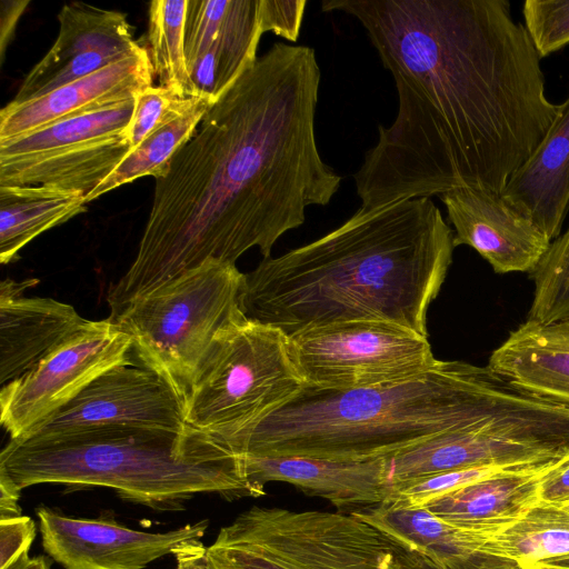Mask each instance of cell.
I'll return each mask as SVG.
<instances>
[{
    "label": "cell",
    "mask_w": 569,
    "mask_h": 569,
    "mask_svg": "<svg viewBox=\"0 0 569 569\" xmlns=\"http://www.w3.org/2000/svg\"><path fill=\"white\" fill-rule=\"evenodd\" d=\"M355 17L392 74L398 112L353 174L361 209L470 187L502 193L558 104L507 0H323Z\"/></svg>",
    "instance_id": "6da1fadb"
},
{
    "label": "cell",
    "mask_w": 569,
    "mask_h": 569,
    "mask_svg": "<svg viewBox=\"0 0 569 569\" xmlns=\"http://www.w3.org/2000/svg\"><path fill=\"white\" fill-rule=\"evenodd\" d=\"M316 52L276 42L210 107L192 139L156 180L134 260L107 293L110 312L207 260L236 264L326 206L341 177L315 131Z\"/></svg>",
    "instance_id": "7a4b0ae2"
},
{
    "label": "cell",
    "mask_w": 569,
    "mask_h": 569,
    "mask_svg": "<svg viewBox=\"0 0 569 569\" xmlns=\"http://www.w3.org/2000/svg\"><path fill=\"white\" fill-rule=\"evenodd\" d=\"M453 249V231L430 198L359 208L323 237L244 273L241 310L288 337L352 320L392 322L428 337V308Z\"/></svg>",
    "instance_id": "3957f363"
},
{
    "label": "cell",
    "mask_w": 569,
    "mask_h": 569,
    "mask_svg": "<svg viewBox=\"0 0 569 569\" xmlns=\"http://www.w3.org/2000/svg\"><path fill=\"white\" fill-rule=\"evenodd\" d=\"M0 472L21 490L41 483L63 485L69 491L107 488L156 511L183 510L198 495L233 500L266 493L249 480L242 455L191 427L10 439L0 453Z\"/></svg>",
    "instance_id": "277c9868"
},
{
    "label": "cell",
    "mask_w": 569,
    "mask_h": 569,
    "mask_svg": "<svg viewBox=\"0 0 569 569\" xmlns=\"http://www.w3.org/2000/svg\"><path fill=\"white\" fill-rule=\"evenodd\" d=\"M480 366L443 361L391 383L329 390L305 386L232 449L261 457L368 461L393 457L468 426Z\"/></svg>",
    "instance_id": "5b68a950"
},
{
    "label": "cell",
    "mask_w": 569,
    "mask_h": 569,
    "mask_svg": "<svg viewBox=\"0 0 569 569\" xmlns=\"http://www.w3.org/2000/svg\"><path fill=\"white\" fill-rule=\"evenodd\" d=\"M244 273L236 264L207 260L128 301L108 317L132 343L140 365L187 396L217 337L246 318Z\"/></svg>",
    "instance_id": "8992f818"
},
{
    "label": "cell",
    "mask_w": 569,
    "mask_h": 569,
    "mask_svg": "<svg viewBox=\"0 0 569 569\" xmlns=\"http://www.w3.org/2000/svg\"><path fill=\"white\" fill-rule=\"evenodd\" d=\"M305 387L289 337L243 318L214 340L186 396V422L230 448Z\"/></svg>",
    "instance_id": "52a82bcc"
},
{
    "label": "cell",
    "mask_w": 569,
    "mask_h": 569,
    "mask_svg": "<svg viewBox=\"0 0 569 569\" xmlns=\"http://www.w3.org/2000/svg\"><path fill=\"white\" fill-rule=\"evenodd\" d=\"M201 569H405L386 537L342 511L253 506L222 527Z\"/></svg>",
    "instance_id": "ba28073f"
},
{
    "label": "cell",
    "mask_w": 569,
    "mask_h": 569,
    "mask_svg": "<svg viewBox=\"0 0 569 569\" xmlns=\"http://www.w3.org/2000/svg\"><path fill=\"white\" fill-rule=\"evenodd\" d=\"M305 386L349 390L417 377L432 368L427 336L380 320L335 322L289 337Z\"/></svg>",
    "instance_id": "9c48e42d"
},
{
    "label": "cell",
    "mask_w": 569,
    "mask_h": 569,
    "mask_svg": "<svg viewBox=\"0 0 569 569\" xmlns=\"http://www.w3.org/2000/svg\"><path fill=\"white\" fill-rule=\"evenodd\" d=\"M132 343L109 318L86 320L36 366L1 386L0 422L23 437L107 370L131 361Z\"/></svg>",
    "instance_id": "30bf717a"
},
{
    "label": "cell",
    "mask_w": 569,
    "mask_h": 569,
    "mask_svg": "<svg viewBox=\"0 0 569 569\" xmlns=\"http://www.w3.org/2000/svg\"><path fill=\"white\" fill-rule=\"evenodd\" d=\"M188 427L186 396L157 371L130 361L100 375L19 439L103 428L181 431Z\"/></svg>",
    "instance_id": "8fae6325"
},
{
    "label": "cell",
    "mask_w": 569,
    "mask_h": 569,
    "mask_svg": "<svg viewBox=\"0 0 569 569\" xmlns=\"http://www.w3.org/2000/svg\"><path fill=\"white\" fill-rule=\"evenodd\" d=\"M536 427L518 407L505 406L469 428L386 458L390 495L406 483L445 471L481 465L527 466L566 457L543 443Z\"/></svg>",
    "instance_id": "7c38bea8"
},
{
    "label": "cell",
    "mask_w": 569,
    "mask_h": 569,
    "mask_svg": "<svg viewBox=\"0 0 569 569\" xmlns=\"http://www.w3.org/2000/svg\"><path fill=\"white\" fill-rule=\"evenodd\" d=\"M42 548L64 569H143L167 555L201 542L208 521L166 532L128 528L108 518H74L37 508Z\"/></svg>",
    "instance_id": "4fadbf2b"
},
{
    "label": "cell",
    "mask_w": 569,
    "mask_h": 569,
    "mask_svg": "<svg viewBox=\"0 0 569 569\" xmlns=\"http://www.w3.org/2000/svg\"><path fill=\"white\" fill-rule=\"evenodd\" d=\"M261 0H188L187 69L197 97L216 102L257 60Z\"/></svg>",
    "instance_id": "5bb4252c"
},
{
    "label": "cell",
    "mask_w": 569,
    "mask_h": 569,
    "mask_svg": "<svg viewBox=\"0 0 569 569\" xmlns=\"http://www.w3.org/2000/svg\"><path fill=\"white\" fill-rule=\"evenodd\" d=\"M58 21L57 40L26 76L13 102L42 97L123 59L140 46L127 16L119 11L74 1L61 8Z\"/></svg>",
    "instance_id": "9a60e30c"
},
{
    "label": "cell",
    "mask_w": 569,
    "mask_h": 569,
    "mask_svg": "<svg viewBox=\"0 0 569 569\" xmlns=\"http://www.w3.org/2000/svg\"><path fill=\"white\" fill-rule=\"evenodd\" d=\"M453 226V246L475 249L498 273L531 272L551 241L491 190L462 187L440 196Z\"/></svg>",
    "instance_id": "2e32d148"
},
{
    "label": "cell",
    "mask_w": 569,
    "mask_h": 569,
    "mask_svg": "<svg viewBox=\"0 0 569 569\" xmlns=\"http://www.w3.org/2000/svg\"><path fill=\"white\" fill-rule=\"evenodd\" d=\"M148 48L140 46L129 56L42 97L9 102L0 111V141L13 139L64 118L136 98L153 86Z\"/></svg>",
    "instance_id": "e0dca14e"
},
{
    "label": "cell",
    "mask_w": 569,
    "mask_h": 569,
    "mask_svg": "<svg viewBox=\"0 0 569 569\" xmlns=\"http://www.w3.org/2000/svg\"><path fill=\"white\" fill-rule=\"evenodd\" d=\"M243 459L253 485L264 489L268 482H287L347 513L381 503L390 495L386 459L338 461L248 455Z\"/></svg>",
    "instance_id": "ac0fdd59"
},
{
    "label": "cell",
    "mask_w": 569,
    "mask_h": 569,
    "mask_svg": "<svg viewBox=\"0 0 569 569\" xmlns=\"http://www.w3.org/2000/svg\"><path fill=\"white\" fill-rule=\"evenodd\" d=\"M37 283V279L0 283L1 386L30 370L86 321L69 303L26 297V289Z\"/></svg>",
    "instance_id": "d6986e66"
},
{
    "label": "cell",
    "mask_w": 569,
    "mask_h": 569,
    "mask_svg": "<svg viewBox=\"0 0 569 569\" xmlns=\"http://www.w3.org/2000/svg\"><path fill=\"white\" fill-rule=\"evenodd\" d=\"M568 460L566 456L512 468L442 495L423 508L449 523L492 536L538 505L542 480Z\"/></svg>",
    "instance_id": "ffe728a7"
},
{
    "label": "cell",
    "mask_w": 569,
    "mask_h": 569,
    "mask_svg": "<svg viewBox=\"0 0 569 569\" xmlns=\"http://www.w3.org/2000/svg\"><path fill=\"white\" fill-rule=\"evenodd\" d=\"M528 160L511 176L502 198L553 241L569 207V94Z\"/></svg>",
    "instance_id": "44dd1931"
},
{
    "label": "cell",
    "mask_w": 569,
    "mask_h": 569,
    "mask_svg": "<svg viewBox=\"0 0 569 569\" xmlns=\"http://www.w3.org/2000/svg\"><path fill=\"white\" fill-rule=\"evenodd\" d=\"M519 390L569 407V319L525 321L487 365Z\"/></svg>",
    "instance_id": "7402d4cb"
},
{
    "label": "cell",
    "mask_w": 569,
    "mask_h": 569,
    "mask_svg": "<svg viewBox=\"0 0 569 569\" xmlns=\"http://www.w3.org/2000/svg\"><path fill=\"white\" fill-rule=\"evenodd\" d=\"M136 98L64 118L13 139L0 141V172L69 156L124 132Z\"/></svg>",
    "instance_id": "603a6c76"
},
{
    "label": "cell",
    "mask_w": 569,
    "mask_h": 569,
    "mask_svg": "<svg viewBox=\"0 0 569 569\" xmlns=\"http://www.w3.org/2000/svg\"><path fill=\"white\" fill-rule=\"evenodd\" d=\"M86 194L53 186H0V262L10 263L42 232L88 209Z\"/></svg>",
    "instance_id": "cb8c5ba5"
},
{
    "label": "cell",
    "mask_w": 569,
    "mask_h": 569,
    "mask_svg": "<svg viewBox=\"0 0 569 569\" xmlns=\"http://www.w3.org/2000/svg\"><path fill=\"white\" fill-rule=\"evenodd\" d=\"M214 102L204 97L183 99L167 119L108 176L87 198L89 203L102 194L146 176L162 178L171 159L194 136Z\"/></svg>",
    "instance_id": "d4e9b609"
},
{
    "label": "cell",
    "mask_w": 569,
    "mask_h": 569,
    "mask_svg": "<svg viewBox=\"0 0 569 569\" xmlns=\"http://www.w3.org/2000/svg\"><path fill=\"white\" fill-rule=\"evenodd\" d=\"M479 555L511 560L523 569L569 556V509L539 502L519 520L490 536Z\"/></svg>",
    "instance_id": "484cf974"
},
{
    "label": "cell",
    "mask_w": 569,
    "mask_h": 569,
    "mask_svg": "<svg viewBox=\"0 0 569 569\" xmlns=\"http://www.w3.org/2000/svg\"><path fill=\"white\" fill-rule=\"evenodd\" d=\"M188 0H154L148 9V52L159 86L180 98L197 97L184 54Z\"/></svg>",
    "instance_id": "4316f807"
},
{
    "label": "cell",
    "mask_w": 569,
    "mask_h": 569,
    "mask_svg": "<svg viewBox=\"0 0 569 569\" xmlns=\"http://www.w3.org/2000/svg\"><path fill=\"white\" fill-rule=\"evenodd\" d=\"M533 298L527 320L547 325L569 319V227L530 272Z\"/></svg>",
    "instance_id": "83f0119b"
},
{
    "label": "cell",
    "mask_w": 569,
    "mask_h": 569,
    "mask_svg": "<svg viewBox=\"0 0 569 569\" xmlns=\"http://www.w3.org/2000/svg\"><path fill=\"white\" fill-rule=\"evenodd\" d=\"M517 467L522 466L481 465L431 475L399 487L386 501L406 508H423L442 495Z\"/></svg>",
    "instance_id": "f1b7e54d"
},
{
    "label": "cell",
    "mask_w": 569,
    "mask_h": 569,
    "mask_svg": "<svg viewBox=\"0 0 569 569\" xmlns=\"http://www.w3.org/2000/svg\"><path fill=\"white\" fill-rule=\"evenodd\" d=\"M522 14L540 58L569 44V0H527Z\"/></svg>",
    "instance_id": "f546056e"
},
{
    "label": "cell",
    "mask_w": 569,
    "mask_h": 569,
    "mask_svg": "<svg viewBox=\"0 0 569 569\" xmlns=\"http://www.w3.org/2000/svg\"><path fill=\"white\" fill-rule=\"evenodd\" d=\"M187 98H180L161 86H152L136 97V104L126 134L131 146L137 148Z\"/></svg>",
    "instance_id": "4dcf8cb0"
},
{
    "label": "cell",
    "mask_w": 569,
    "mask_h": 569,
    "mask_svg": "<svg viewBox=\"0 0 569 569\" xmlns=\"http://www.w3.org/2000/svg\"><path fill=\"white\" fill-rule=\"evenodd\" d=\"M306 6V0H261L264 31H271L289 41H297Z\"/></svg>",
    "instance_id": "1f68e13d"
},
{
    "label": "cell",
    "mask_w": 569,
    "mask_h": 569,
    "mask_svg": "<svg viewBox=\"0 0 569 569\" xmlns=\"http://www.w3.org/2000/svg\"><path fill=\"white\" fill-rule=\"evenodd\" d=\"M36 523L28 516L0 520V569H8L29 552Z\"/></svg>",
    "instance_id": "d6a6232c"
},
{
    "label": "cell",
    "mask_w": 569,
    "mask_h": 569,
    "mask_svg": "<svg viewBox=\"0 0 569 569\" xmlns=\"http://www.w3.org/2000/svg\"><path fill=\"white\" fill-rule=\"evenodd\" d=\"M540 502L569 507V460L542 480Z\"/></svg>",
    "instance_id": "836d02e7"
},
{
    "label": "cell",
    "mask_w": 569,
    "mask_h": 569,
    "mask_svg": "<svg viewBox=\"0 0 569 569\" xmlns=\"http://www.w3.org/2000/svg\"><path fill=\"white\" fill-rule=\"evenodd\" d=\"M30 3L29 0H1L0 1V57L1 64L8 44L11 42L18 21L26 8Z\"/></svg>",
    "instance_id": "e575fe53"
},
{
    "label": "cell",
    "mask_w": 569,
    "mask_h": 569,
    "mask_svg": "<svg viewBox=\"0 0 569 569\" xmlns=\"http://www.w3.org/2000/svg\"><path fill=\"white\" fill-rule=\"evenodd\" d=\"M21 489L3 472H0V520L21 516L19 506Z\"/></svg>",
    "instance_id": "d590c367"
},
{
    "label": "cell",
    "mask_w": 569,
    "mask_h": 569,
    "mask_svg": "<svg viewBox=\"0 0 569 569\" xmlns=\"http://www.w3.org/2000/svg\"><path fill=\"white\" fill-rule=\"evenodd\" d=\"M460 569H523L511 560L477 555Z\"/></svg>",
    "instance_id": "8d00e7d4"
},
{
    "label": "cell",
    "mask_w": 569,
    "mask_h": 569,
    "mask_svg": "<svg viewBox=\"0 0 569 569\" xmlns=\"http://www.w3.org/2000/svg\"><path fill=\"white\" fill-rule=\"evenodd\" d=\"M204 546L202 542L191 545L178 551L174 557L177 567L174 569H201V556Z\"/></svg>",
    "instance_id": "74e56055"
},
{
    "label": "cell",
    "mask_w": 569,
    "mask_h": 569,
    "mask_svg": "<svg viewBox=\"0 0 569 569\" xmlns=\"http://www.w3.org/2000/svg\"><path fill=\"white\" fill-rule=\"evenodd\" d=\"M8 569H51V563L44 556L30 558L26 553Z\"/></svg>",
    "instance_id": "f35d334b"
},
{
    "label": "cell",
    "mask_w": 569,
    "mask_h": 569,
    "mask_svg": "<svg viewBox=\"0 0 569 569\" xmlns=\"http://www.w3.org/2000/svg\"><path fill=\"white\" fill-rule=\"evenodd\" d=\"M537 563H541L547 567L569 569V556L540 561Z\"/></svg>",
    "instance_id": "ab89813d"
},
{
    "label": "cell",
    "mask_w": 569,
    "mask_h": 569,
    "mask_svg": "<svg viewBox=\"0 0 569 569\" xmlns=\"http://www.w3.org/2000/svg\"><path fill=\"white\" fill-rule=\"evenodd\" d=\"M528 569H563V568H553V567H547L541 563H535L530 566Z\"/></svg>",
    "instance_id": "60d3db41"
},
{
    "label": "cell",
    "mask_w": 569,
    "mask_h": 569,
    "mask_svg": "<svg viewBox=\"0 0 569 569\" xmlns=\"http://www.w3.org/2000/svg\"><path fill=\"white\" fill-rule=\"evenodd\" d=\"M566 508H568V509H569V507H566Z\"/></svg>",
    "instance_id": "b9f144b4"
}]
</instances>
